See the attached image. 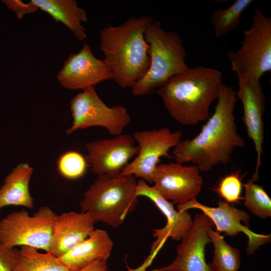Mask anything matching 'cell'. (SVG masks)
Masks as SVG:
<instances>
[{
	"label": "cell",
	"mask_w": 271,
	"mask_h": 271,
	"mask_svg": "<svg viewBox=\"0 0 271 271\" xmlns=\"http://www.w3.org/2000/svg\"><path fill=\"white\" fill-rule=\"evenodd\" d=\"M236 99L232 87L222 83L214 112L200 132L193 139L181 140L174 148L176 162L191 163L205 172L230 162L234 151L245 145L235 122Z\"/></svg>",
	"instance_id": "obj_1"
},
{
	"label": "cell",
	"mask_w": 271,
	"mask_h": 271,
	"mask_svg": "<svg viewBox=\"0 0 271 271\" xmlns=\"http://www.w3.org/2000/svg\"><path fill=\"white\" fill-rule=\"evenodd\" d=\"M153 20L148 16L131 17L121 25L107 26L100 31L103 60L110 70L112 79L122 88H131L149 68V45L145 32Z\"/></svg>",
	"instance_id": "obj_2"
},
{
	"label": "cell",
	"mask_w": 271,
	"mask_h": 271,
	"mask_svg": "<svg viewBox=\"0 0 271 271\" xmlns=\"http://www.w3.org/2000/svg\"><path fill=\"white\" fill-rule=\"evenodd\" d=\"M222 85L221 72L199 66L171 77L155 92L174 119L193 125L210 117L211 105L217 100Z\"/></svg>",
	"instance_id": "obj_3"
},
{
	"label": "cell",
	"mask_w": 271,
	"mask_h": 271,
	"mask_svg": "<svg viewBox=\"0 0 271 271\" xmlns=\"http://www.w3.org/2000/svg\"><path fill=\"white\" fill-rule=\"evenodd\" d=\"M145 38L149 45L150 65L145 75L131 87L136 96L150 94L171 77L187 71L186 52L180 36L167 31L159 21H153L146 29Z\"/></svg>",
	"instance_id": "obj_4"
},
{
	"label": "cell",
	"mask_w": 271,
	"mask_h": 271,
	"mask_svg": "<svg viewBox=\"0 0 271 271\" xmlns=\"http://www.w3.org/2000/svg\"><path fill=\"white\" fill-rule=\"evenodd\" d=\"M137 186L132 175H98L83 194L81 211L88 213L95 222L117 227L136 209L139 202Z\"/></svg>",
	"instance_id": "obj_5"
},
{
	"label": "cell",
	"mask_w": 271,
	"mask_h": 271,
	"mask_svg": "<svg viewBox=\"0 0 271 271\" xmlns=\"http://www.w3.org/2000/svg\"><path fill=\"white\" fill-rule=\"evenodd\" d=\"M242 32L240 48L228 52L232 70L237 78L260 80L263 74L271 70V19L256 8L251 27Z\"/></svg>",
	"instance_id": "obj_6"
},
{
	"label": "cell",
	"mask_w": 271,
	"mask_h": 271,
	"mask_svg": "<svg viewBox=\"0 0 271 271\" xmlns=\"http://www.w3.org/2000/svg\"><path fill=\"white\" fill-rule=\"evenodd\" d=\"M57 216L46 206L32 215L25 209L12 212L0 221V242L9 248L29 246L48 252Z\"/></svg>",
	"instance_id": "obj_7"
},
{
	"label": "cell",
	"mask_w": 271,
	"mask_h": 271,
	"mask_svg": "<svg viewBox=\"0 0 271 271\" xmlns=\"http://www.w3.org/2000/svg\"><path fill=\"white\" fill-rule=\"evenodd\" d=\"M70 108L73 122L66 130L67 134L78 129L99 126L105 128L110 134L116 136L122 133L131 120L124 106H108L99 96L95 87L74 96L70 102Z\"/></svg>",
	"instance_id": "obj_8"
},
{
	"label": "cell",
	"mask_w": 271,
	"mask_h": 271,
	"mask_svg": "<svg viewBox=\"0 0 271 271\" xmlns=\"http://www.w3.org/2000/svg\"><path fill=\"white\" fill-rule=\"evenodd\" d=\"M180 130L172 131L166 127L135 131L139 153L122 170L121 174L132 175L148 184H153L155 170L162 157H169V152L182 140Z\"/></svg>",
	"instance_id": "obj_9"
},
{
	"label": "cell",
	"mask_w": 271,
	"mask_h": 271,
	"mask_svg": "<svg viewBox=\"0 0 271 271\" xmlns=\"http://www.w3.org/2000/svg\"><path fill=\"white\" fill-rule=\"evenodd\" d=\"M200 173L198 168L193 164H159L154 173L153 187L173 204H184L197 198L200 193L203 180Z\"/></svg>",
	"instance_id": "obj_10"
},
{
	"label": "cell",
	"mask_w": 271,
	"mask_h": 271,
	"mask_svg": "<svg viewBox=\"0 0 271 271\" xmlns=\"http://www.w3.org/2000/svg\"><path fill=\"white\" fill-rule=\"evenodd\" d=\"M136 194L150 199L165 216L166 225L162 228L155 229L153 236L156 238L152 243L150 254L144 263L138 267L140 271H146L167 239L170 237L179 241L191 228L193 219L187 211L176 210L173 203L163 197L153 186L142 179L137 182Z\"/></svg>",
	"instance_id": "obj_11"
},
{
	"label": "cell",
	"mask_w": 271,
	"mask_h": 271,
	"mask_svg": "<svg viewBox=\"0 0 271 271\" xmlns=\"http://www.w3.org/2000/svg\"><path fill=\"white\" fill-rule=\"evenodd\" d=\"M197 209L209 217L216 226V231L224 232L227 236L234 237L242 232L248 237L246 252L254 254L260 246L270 241V234H262L252 231L247 227L249 216L244 211L238 209L222 200L218 202L217 207H210L199 202L197 198L187 203L177 205V210L182 212L190 209Z\"/></svg>",
	"instance_id": "obj_12"
},
{
	"label": "cell",
	"mask_w": 271,
	"mask_h": 271,
	"mask_svg": "<svg viewBox=\"0 0 271 271\" xmlns=\"http://www.w3.org/2000/svg\"><path fill=\"white\" fill-rule=\"evenodd\" d=\"M86 147L87 153L85 160L90 165L91 172L98 176L120 174L139 153L134 139L127 134L90 142Z\"/></svg>",
	"instance_id": "obj_13"
},
{
	"label": "cell",
	"mask_w": 271,
	"mask_h": 271,
	"mask_svg": "<svg viewBox=\"0 0 271 271\" xmlns=\"http://www.w3.org/2000/svg\"><path fill=\"white\" fill-rule=\"evenodd\" d=\"M214 226L206 214H196L191 228L177 247L175 259L169 265L151 271H215L205 259L206 246L211 242L208 231Z\"/></svg>",
	"instance_id": "obj_14"
},
{
	"label": "cell",
	"mask_w": 271,
	"mask_h": 271,
	"mask_svg": "<svg viewBox=\"0 0 271 271\" xmlns=\"http://www.w3.org/2000/svg\"><path fill=\"white\" fill-rule=\"evenodd\" d=\"M57 78L65 89L83 91L112 79V76L103 60L96 58L90 46L84 44L77 53L69 55Z\"/></svg>",
	"instance_id": "obj_15"
},
{
	"label": "cell",
	"mask_w": 271,
	"mask_h": 271,
	"mask_svg": "<svg viewBox=\"0 0 271 271\" xmlns=\"http://www.w3.org/2000/svg\"><path fill=\"white\" fill-rule=\"evenodd\" d=\"M238 90L236 92L243 106V120L248 137L252 140L256 154L255 169L252 179L258 178L261 164L264 142L263 115L265 107V96L260 80L251 78H238Z\"/></svg>",
	"instance_id": "obj_16"
},
{
	"label": "cell",
	"mask_w": 271,
	"mask_h": 271,
	"mask_svg": "<svg viewBox=\"0 0 271 271\" xmlns=\"http://www.w3.org/2000/svg\"><path fill=\"white\" fill-rule=\"evenodd\" d=\"M95 222L86 212L70 211L58 215L53 225L49 251L58 257L86 238Z\"/></svg>",
	"instance_id": "obj_17"
},
{
	"label": "cell",
	"mask_w": 271,
	"mask_h": 271,
	"mask_svg": "<svg viewBox=\"0 0 271 271\" xmlns=\"http://www.w3.org/2000/svg\"><path fill=\"white\" fill-rule=\"evenodd\" d=\"M112 247V241L107 231L94 229L84 240L57 257L69 271H79L94 261H107Z\"/></svg>",
	"instance_id": "obj_18"
},
{
	"label": "cell",
	"mask_w": 271,
	"mask_h": 271,
	"mask_svg": "<svg viewBox=\"0 0 271 271\" xmlns=\"http://www.w3.org/2000/svg\"><path fill=\"white\" fill-rule=\"evenodd\" d=\"M33 172V167L27 163H22L6 176L0 188V210L8 206L33 209L34 199L29 190Z\"/></svg>",
	"instance_id": "obj_19"
},
{
	"label": "cell",
	"mask_w": 271,
	"mask_h": 271,
	"mask_svg": "<svg viewBox=\"0 0 271 271\" xmlns=\"http://www.w3.org/2000/svg\"><path fill=\"white\" fill-rule=\"evenodd\" d=\"M31 2L55 21L62 23L78 40L86 38L81 23L87 21V13L75 0H31Z\"/></svg>",
	"instance_id": "obj_20"
},
{
	"label": "cell",
	"mask_w": 271,
	"mask_h": 271,
	"mask_svg": "<svg viewBox=\"0 0 271 271\" xmlns=\"http://www.w3.org/2000/svg\"><path fill=\"white\" fill-rule=\"evenodd\" d=\"M13 271H69L50 252L29 246L16 250Z\"/></svg>",
	"instance_id": "obj_21"
},
{
	"label": "cell",
	"mask_w": 271,
	"mask_h": 271,
	"mask_svg": "<svg viewBox=\"0 0 271 271\" xmlns=\"http://www.w3.org/2000/svg\"><path fill=\"white\" fill-rule=\"evenodd\" d=\"M208 236L214 246L213 261L210 262L215 271H238L241 266L239 250L229 245L220 233L213 228Z\"/></svg>",
	"instance_id": "obj_22"
},
{
	"label": "cell",
	"mask_w": 271,
	"mask_h": 271,
	"mask_svg": "<svg viewBox=\"0 0 271 271\" xmlns=\"http://www.w3.org/2000/svg\"><path fill=\"white\" fill-rule=\"evenodd\" d=\"M253 2L236 0L226 9L214 11L211 15V20L216 36L220 37L236 29L242 14Z\"/></svg>",
	"instance_id": "obj_23"
},
{
	"label": "cell",
	"mask_w": 271,
	"mask_h": 271,
	"mask_svg": "<svg viewBox=\"0 0 271 271\" xmlns=\"http://www.w3.org/2000/svg\"><path fill=\"white\" fill-rule=\"evenodd\" d=\"M251 179L243 184L245 188L244 203L255 216L265 219L271 216V199L262 186L255 184Z\"/></svg>",
	"instance_id": "obj_24"
},
{
	"label": "cell",
	"mask_w": 271,
	"mask_h": 271,
	"mask_svg": "<svg viewBox=\"0 0 271 271\" xmlns=\"http://www.w3.org/2000/svg\"><path fill=\"white\" fill-rule=\"evenodd\" d=\"M87 163L79 153L69 151L63 154L59 159L57 168L64 178L74 180L81 177L85 173Z\"/></svg>",
	"instance_id": "obj_25"
},
{
	"label": "cell",
	"mask_w": 271,
	"mask_h": 271,
	"mask_svg": "<svg viewBox=\"0 0 271 271\" xmlns=\"http://www.w3.org/2000/svg\"><path fill=\"white\" fill-rule=\"evenodd\" d=\"M242 186L238 174L232 173L220 181L216 191L226 202L236 203L241 199Z\"/></svg>",
	"instance_id": "obj_26"
},
{
	"label": "cell",
	"mask_w": 271,
	"mask_h": 271,
	"mask_svg": "<svg viewBox=\"0 0 271 271\" xmlns=\"http://www.w3.org/2000/svg\"><path fill=\"white\" fill-rule=\"evenodd\" d=\"M2 2L9 10L15 14L18 19H22L25 15L33 13L38 10L31 1L25 3L20 0H3Z\"/></svg>",
	"instance_id": "obj_27"
},
{
	"label": "cell",
	"mask_w": 271,
	"mask_h": 271,
	"mask_svg": "<svg viewBox=\"0 0 271 271\" xmlns=\"http://www.w3.org/2000/svg\"><path fill=\"white\" fill-rule=\"evenodd\" d=\"M16 248H9L0 242V271H13Z\"/></svg>",
	"instance_id": "obj_28"
},
{
	"label": "cell",
	"mask_w": 271,
	"mask_h": 271,
	"mask_svg": "<svg viewBox=\"0 0 271 271\" xmlns=\"http://www.w3.org/2000/svg\"><path fill=\"white\" fill-rule=\"evenodd\" d=\"M79 271H108L106 261H94Z\"/></svg>",
	"instance_id": "obj_29"
}]
</instances>
